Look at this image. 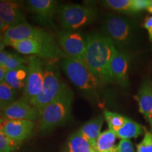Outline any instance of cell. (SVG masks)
Segmentation results:
<instances>
[{
  "mask_svg": "<svg viewBox=\"0 0 152 152\" xmlns=\"http://www.w3.org/2000/svg\"><path fill=\"white\" fill-rule=\"evenodd\" d=\"M86 42L85 64L101 85L111 83L110 64L117 50L115 45L109 37L99 33L88 35Z\"/></svg>",
  "mask_w": 152,
  "mask_h": 152,
  "instance_id": "6da1fadb",
  "label": "cell"
},
{
  "mask_svg": "<svg viewBox=\"0 0 152 152\" xmlns=\"http://www.w3.org/2000/svg\"><path fill=\"white\" fill-rule=\"evenodd\" d=\"M73 97L71 88L64 83L58 96L45 106L39 114L42 132H50L66 123L71 115Z\"/></svg>",
  "mask_w": 152,
  "mask_h": 152,
  "instance_id": "7a4b0ae2",
  "label": "cell"
},
{
  "mask_svg": "<svg viewBox=\"0 0 152 152\" xmlns=\"http://www.w3.org/2000/svg\"><path fill=\"white\" fill-rule=\"evenodd\" d=\"M64 83L61 79L59 68L56 61H46L42 89L40 93L30 103L37 110L39 115L44 108L58 96Z\"/></svg>",
  "mask_w": 152,
  "mask_h": 152,
  "instance_id": "3957f363",
  "label": "cell"
},
{
  "mask_svg": "<svg viewBox=\"0 0 152 152\" xmlns=\"http://www.w3.org/2000/svg\"><path fill=\"white\" fill-rule=\"evenodd\" d=\"M61 66L68 78L83 93L96 94L101 85L84 61L66 58L62 59Z\"/></svg>",
  "mask_w": 152,
  "mask_h": 152,
  "instance_id": "277c9868",
  "label": "cell"
},
{
  "mask_svg": "<svg viewBox=\"0 0 152 152\" xmlns=\"http://www.w3.org/2000/svg\"><path fill=\"white\" fill-rule=\"evenodd\" d=\"M103 31L115 45L118 51L125 52L132 43L134 33V26L126 18L109 15L104 19Z\"/></svg>",
  "mask_w": 152,
  "mask_h": 152,
  "instance_id": "5b68a950",
  "label": "cell"
},
{
  "mask_svg": "<svg viewBox=\"0 0 152 152\" xmlns=\"http://www.w3.org/2000/svg\"><path fill=\"white\" fill-rule=\"evenodd\" d=\"M58 18L63 29L76 30L90 24L96 17V11L90 6L68 4L58 8Z\"/></svg>",
  "mask_w": 152,
  "mask_h": 152,
  "instance_id": "8992f818",
  "label": "cell"
},
{
  "mask_svg": "<svg viewBox=\"0 0 152 152\" xmlns=\"http://www.w3.org/2000/svg\"><path fill=\"white\" fill-rule=\"evenodd\" d=\"M9 46L12 47L19 54L36 56L43 59L58 60L67 58L60 49L58 43L47 44L36 39H25L11 42Z\"/></svg>",
  "mask_w": 152,
  "mask_h": 152,
  "instance_id": "52a82bcc",
  "label": "cell"
},
{
  "mask_svg": "<svg viewBox=\"0 0 152 152\" xmlns=\"http://www.w3.org/2000/svg\"><path fill=\"white\" fill-rule=\"evenodd\" d=\"M46 60L36 56L28 58V73L23 99L30 103L42 89Z\"/></svg>",
  "mask_w": 152,
  "mask_h": 152,
  "instance_id": "ba28073f",
  "label": "cell"
},
{
  "mask_svg": "<svg viewBox=\"0 0 152 152\" xmlns=\"http://www.w3.org/2000/svg\"><path fill=\"white\" fill-rule=\"evenodd\" d=\"M5 45L9 46L11 42L25 39H36L47 44H57L53 35L39 28L23 23L9 27L3 33Z\"/></svg>",
  "mask_w": 152,
  "mask_h": 152,
  "instance_id": "9c48e42d",
  "label": "cell"
},
{
  "mask_svg": "<svg viewBox=\"0 0 152 152\" xmlns=\"http://www.w3.org/2000/svg\"><path fill=\"white\" fill-rule=\"evenodd\" d=\"M57 43L67 58L85 61L87 42L80 33L63 30L57 35Z\"/></svg>",
  "mask_w": 152,
  "mask_h": 152,
  "instance_id": "30bf717a",
  "label": "cell"
},
{
  "mask_svg": "<svg viewBox=\"0 0 152 152\" xmlns=\"http://www.w3.org/2000/svg\"><path fill=\"white\" fill-rule=\"evenodd\" d=\"M34 125L33 121L5 118L0 122V132L19 144L31 135Z\"/></svg>",
  "mask_w": 152,
  "mask_h": 152,
  "instance_id": "8fae6325",
  "label": "cell"
},
{
  "mask_svg": "<svg viewBox=\"0 0 152 152\" xmlns=\"http://www.w3.org/2000/svg\"><path fill=\"white\" fill-rule=\"evenodd\" d=\"M2 116L8 120L33 121L39 116L37 110L24 99H19L9 104L1 111Z\"/></svg>",
  "mask_w": 152,
  "mask_h": 152,
  "instance_id": "7c38bea8",
  "label": "cell"
},
{
  "mask_svg": "<svg viewBox=\"0 0 152 152\" xmlns=\"http://www.w3.org/2000/svg\"><path fill=\"white\" fill-rule=\"evenodd\" d=\"M130 58L127 53L116 50L110 64V75L112 82L120 86L128 85V68Z\"/></svg>",
  "mask_w": 152,
  "mask_h": 152,
  "instance_id": "4fadbf2b",
  "label": "cell"
},
{
  "mask_svg": "<svg viewBox=\"0 0 152 152\" xmlns=\"http://www.w3.org/2000/svg\"><path fill=\"white\" fill-rule=\"evenodd\" d=\"M27 8L42 23L53 26V18L58 11V2L54 0H28Z\"/></svg>",
  "mask_w": 152,
  "mask_h": 152,
  "instance_id": "5bb4252c",
  "label": "cell"
},
{
  "mask_svg": "<svg viewBox=\"0 0 152 152\" xmlns=\"http://www.w3.org/2000/svg\"><path fill=\"white\" fill-rule=\"evenodd\" d=\"M0 18L9 27L27 23L19 3L11 0H0Z\"/></svg>",
  "mask_w": 152,
  "mask_h": 152,
  "instance_id": "9a60e30c",
  "label": "cell"
},
{
  "mask_svg": "<svg viewBox=\"0 0 152 152\" xmlns=\"http://www.w3.org/2000/svg\"><path fill=\"white\" fill-rule=\"evenodd\" d=\"M134 98L138 102L139 111L149 121L152 116V85L151 83L144 82Z\"/></svg>",
  "mask_w": 152,
  "mask_h": 152,
  "instance_id": "2e32d148",
  "label": "cell"
},
{
  "mask_svg": "<svg viewBox=\"0 0 152 152\" xmlns=\"http://www.w3.org/2000/svg\"><path fill=\"white\" fill-rule=\"evenodd\" d=\"M94 149L92 144L78 130L68 137L64 152H92Z\"/></svg>",
  "mask_w": 152,
  "mask_h": 152,
  "instance_id": "e0dca14e",
  "label": "cell"
},
{
  "mask_svg": "<svg viewBox=\"0 0 152 152\" xmlns=\"http://www.w3.org/2000/svg\"><path fill=\"white\" fill-rule=\"evenodd\" d=\"M104 117L98 116L94 118L82 126L79 132L88 140L92 146L95 148L96 140L101 134V129L102 128Z\"/></svg>",
  "mask_w": 152,
  "mask_h": 152,
  "instance_id": "ac0fdd59",
  "label": "cell"
},
{
  "mask_svg": "<svg viewBox=\"0 0 152 152\" xmlns=\"http://www.w3.org/2000/svg\"><path fill=\"white\" fill-rule=\"evenodd\" d=\"M115 133L111 130L102 132L96 140L94 149L97 152H118L115 146Z\"/></svg>",
  "mask_w": 152,
  "mask_h": 152,
  "instance_id": "d6986e66",
  "label": "cell"
},
{
  "mask_svg": "<svg viewBox=\"0 0 152 152\" xmlns=\"http://www.w3.org/2000/svg\"><path fill=\"white\" fill-rule=\"evenodd\" d=\"M143 130V127L139 123L126 117L125 124L118 132H115V134L117 137L121 140H130L131 138H137L141 135Z\"/></svg>",
  "mask_w": 152,
  "mask_h": 152,
  "instance_id": "ffe728a7",
  "label": "cell"
},
{
  "mask_svg": "<svg viewBox=\"0 0 152 152\" xmlns=\"http://www.w3.org/2000/svg\"><path fill=\"white\" fill-rule=\"evenodd\" d=\"M104 118L107 122L109 130L113 131L115 133L122 128L126 121V117L123 116L119 113H114V112L107 111V110L104 111Z\"/></svg>",
  "mask_w": 152,
  "mask_h": 152,
  "instance_id": "44dd1931",
  "label": "cell"
},
{
  "mask_svg": "<svg viewBox=\"0 0 152 152\" xmlns=\"http://www.w3.org/2000/svg\"><path fill=\"white\" fill-rule=\"evenodd\" d=\"M102 4L112 10L132 13V0H105L102 1Z\"/></svg>",
  "mask_w": 152,
  "mask_h": 152,
  "instance_id": "7402d4cb",
  "label": "cell"
},
{
  "mask_svg": "<svg viewBox=\"0 0 152 152\" xmlns=\"http://www.w3.org/2000/svg\"><path fill=\"white\" fill-rule=\"evenodd\" d=\"M18 95V91L13 89L4 81L0 83V101L1 102L9 104L16 101Z\"/></svg>",
  "mask_w": 152,
  "mask_h": 152,
  "instance_id": "603a6c76",
  "label": "cell"
},
{
  "mask_svg": "<svg viewBox=\"0 0 152 152\" xmlns=\"http://www.w3.org/2000/svg\"><path fill=\"white\" fill-rule=\"evenodd\" d=\"M4 82L18 92L20 90H23L25 86H26V83L19 81L17 78L16 70L7 71L5 75Z\"/></svg>",
  "mask_w": 152,
  "mask_h": 152,
  "instance_id": "cb8c5ba5",
  "label": "cell"
},
{
  "mask_svg": "<svg viewBox=\"0 0 152 152\" xmlns=\"http://www.w3.org/2000/svg\"><path fill=\"white\" fill-rule=\"evenodd\" d=\"M27 61L28 60H26V58H23V57L20 56L19 55L12 54L11 56L4 65L3 68H4L7 71L16 70L20 68V66L24 65Z\"/></svg>",
  "mask_w": 152,
  "mask_h": 152,
  "instance_id": "d4e9b609",
  "label": "cell"
},
{
  "mask_svg": "<svg viewBox=\"0 0 152 152\" xmlns=\"http://www.w3.org/2000/svg\"><path fill=\"white\" fill-rule=\"evenodd\" d=\"M137 152H152V133L146 131L143 140L137 146Z\"/></svg>",
  "mask_w": 152,
  "mask_h": 152,
  "instance_id": "484cf974",
  "label": "cell"
},
{
  "mask_svg": "<svg viewBox=\"0 0 152 152\" xmlns=\"http://www.w3.org/2000/svg\"><path fill=\"white\" fill-rule=\"evenodd\" d=\"M15 142L0 132V152H11L16 149L17 145Z\"/></svg>",
  "mask_w": 152,
  "mask_h": 152,
  "instance_id": "4316f807",
  "label": "cell"
},
{
  "mask_svg": "<svg viewBox=\"0 0 152 152\" xmlns=\"http://www.w3.org/2000/svg\"><path fill=\"white\" fill-rule=\"evenodd\" d=\"M151 0H132V13H137L139 11L147 9Z\"/></svg>",
  "mask_w": 152,
  "mask_h": 152,
  "instance_id": "83f0119b",
  "label": "cell"
},
{
  "mask_svg": "<svg viewBox=\"0 0 152 152\" xmlns=\"http://www.w3.org/2000/svg\"><path fill=\"white\" fill-rule=\"evenodd\" d=\"M118 152H134L132 144L130 140H121L118 145Z\"/></svg>",
  "mask_w": 152,
  "mask_h": 152,
  "instance_id": "f1b7e54d",
  "label": "cell"
},
{
  "mask_svg": "<svg viewBox=\"0 0 152 152\" xmlns=\"http://www.w3.org/2000/svg\"><path fill=\"white\" fill-rule=\"evenodd\" d=\"M143 26L145 29L147 30L150 41H152V16H148L146 18Z\"/></svg>",
  "mask_w": 152,
  "mask_h": 152,
  "instance_id": "f546056e",
  "label": "cell"
},
{
  "mask_svg": "<svg viewBox=\"0 0 152 152\" xmlns=\"http://www.w3.org/2000/svg\"><path fill=\"white\" fill-rule=\"evenodd\" d=\"M11 55H12V53L6 52V51H3V52H0V66L3 67L4 65L6 64V62L11 56Z\"/></svg>",
  "mask_w": 152,
  "mask_h": 152,
  "instance_id": "4dcf8cb0",
  "label": "cell"
},
{
  "mask_svg": "<svg viewBox=\"0 0 152 152\" xmlns=\"http://www.w3.org/2000/svg\"><path fill=\"white\" fill-rule=\"evenodd\" d=\"M9 28V26H7V25H6L4 23V22L1 19V18H0V33L3 34Z\"/></svg>",
  "mask_w": 152,
  "mask_h": 152,
  "instance_id": "1f68e13d",
  "label": "cell"
},
{
  "mask_svg": "<svg viewBox=\"0 0 152 152\" xmlns=\"http://www.w3.org/2000/svg\"><path fill=\"white\" fill-rule=\"evenodd\" d=\"M7 71L4 68L0 66V83L4 81V77H5V75H6V73H7Z\"/></svg>",
  "mask_w": 152,
  "mask_h": 152,
  "instance_id": "d6a6232c",
  "label": "cell"
},
{
  "mask_svg": "<svg viewBox=\"0 0 152 152\" xmlns=\"http://www.w3.org/2000/svg\"><path fill=\"white\" fill-rule=\"evenodd\" d=\"M6 46H7V45H5L4 39V37H3V34L0 33V52H3Z\"/></svg>",
  "mask_w": 152,
  "mask_h": 152,
  "instance_id": "836d02e7",
  "label": "cell"
},
{
  "mask_svg": "<svg viewBox=\"0 0 152 152\" xmlns=\"http://www.w3.org/2000/svg\"><path fill=\"white\" fill-rule=\"evenodd\" d=\"M7 105H8V104L4 103V102H1V101H0V111H2V110L4 109V108Z\"/></svg>",
  "mask_w": 152,
  "mask_h": 152,
  "instance_id": "e575fe53",
  "label": "cell"
},
{
  "mask_svg": "<svg viewBox=\"0 0 152 152\" xmlns=\"http://www.w3.org/2000/svg\"><path fill=\"white\" fill-rule=\"evenodd\" d=\"M147 10L149 11L150 14H152V0L151 1V3H150V4H149V7H148Z\"/></svg>",
  "mask_w": 152,
  "mask_h": 152,
  "instance_id": "d590c367",
  "label": "cell"
},
{
  "mask_svg": "<svg viewBox=\"0 0 152 152\" xmlns=\"http://www.w3.org/2000/svg\"><path fill=\"white\" fill-rule=\"evenodd\" d=\"M4 119H5V118L2 116V114H1V111H0V122H1V121H2Z\"/></svg>",
  "mask_w": 152,
  "mask_h": 152,
  "instance_id": "8d00e7d4",
  "label": "cell"
},
{
  "mask_svg": "<svg viewBox=\"0 0 152 152\" xmlns=\"http://www.w3.org/2000/svg\"><path fill=\"white\" fill-rule=\"evenodd\" d=\"M149 122H150V124H151V133H152V116L151 118V119H150Z\"/></svg>",
  "mask_w": 152,
  "mask_h": 152,
  "instance_id": "74e56055",
  "label": "cell"
},
{
  "mask_svg": "<svg viewBox=\"0 0 152 152\" xmlns=\"http://www.w3.org/2000/svg\"><path fill=\"white\" fill-rule=\"evenodd\" d=\"M92 152H97V151H96V150H95V149H94V150H93V151H92Z\"/></svg>",
  "mask_w": 152,
  "mask_h": 152,
  "instance_id": "f35d334b",
  "label": "cell"
}]
</instances>
